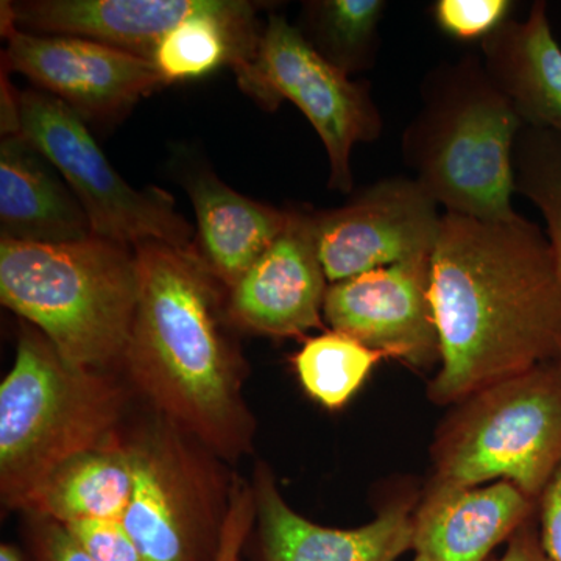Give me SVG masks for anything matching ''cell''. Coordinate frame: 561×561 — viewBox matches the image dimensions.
Wrapping results in <instances>:
<instances>
[{"label":"cell","instance_id":"6da1fadb","mask_svg":"<svg viewBox=\"0 0 561 561\" xmlns=\"http://www.w3.org/2000/svg\"><path fill=\"white\" fill-rule=\"evenodd\" d=\"M442 359L427 387L438 405L561 362V278L541 228L446 213L431 256Z\"/></svg>","mask_w":561,"mask_h":561},{"label":"cell","instance_id":"7a4b0ae2","mask_svg":"<svg viewBox=\"0 0 561 561\" xmlns=\"http://www.w3.org/2000/svg\"><path fill=\"white\" fill-rule=\"evenodd\" d=\"M133 249L139 297L124 359L133 379L157 408L217 451H243L251 420L241 393L242 360L224 328L227 289L195 247L147 241Z\"/></svg>","mask_w":561,"mask_h":561},{"label":"cell","instance_id":"3957f363","mask_svg":"<svg viewBox=\"0 0 561 561\" xmlns=\"http://www.w3.org/2000/svg\"><path fill=\"white\" fill-rule=\"evenodd\" d=\"M420 94L421 108L401 138L402 160L420 186L446 213L515 219L513 150L524 124L482 57L440 62Z\"/></svg>","mask_w":561,"mask_h":561},{"label":"cell","instance_id":"277c9868","mask_svg":"<svg viewBox=\"0 0 561 561\" xmlns=\"http://www.w3.org/2000/svg\"><path fill=\"white\" fill-rule=\"evenodd\" d=\"M139 297L133 247L92 238L39 245L0 241V300L76 367L124 362Z\"/></svg>","mask_w":561,"mask_h":561},{"label":"cell","instance_id":"5b68a950","mask_svg":"<svg viewBox=\"0 0 561 561\" xmlns=\"http://www.w3.org/2000/svg\"><path fill=\"white\" fill-rule=\"evenodd\" d=\"M119 391L101 371L76 367L38 330L24 328L0 386V486L24 507L62 461L113 445Z\"/></svg>","mask_w":561,"mask_h":561},{"label":"cell","instance_id":"8992f818","mask_svg":"<svg viewBox=\"0 0 561 561\" xmlns=\"http://www.w3.org/2000/svg\"><path fill=\"white\" fill-rule=\"evenodd\" d=\"M431 485L507 481L540 501L561 465V362L476 391L435 434Z\"/></svg>","mask_w":561,"mask_h":561},{"label":"cell","instance_id":"52a82bcc","mask_svg":"<svg viewBox=\"0 0 561 561\" xmlns=\"http://www.w3.org/2000/svg\"><path fill=\"white\" fill-rule=\"evenodd\" d=\"M20 133L55 165L79 198L92 236L135 247L158 241L179 249L195 243L194 228L168 192L127 183L69 105L41 90L18 92Z\"/></svg>","mask_w":561,"mask_h":561},{"label":"cell","instance_id":"ba28073f","mask_svg":"<svg viewBox=\"0 0 561 561\" xmlns=\"http://www.w3.org/2000/svg\"><path fill=\"white\" fill-rule=\"evenodd\" d=\"M239 87L264 106L289 101L308 117L330 160V190L350 194L351 153L381 138L383 119L367 81L351 80L283 16H271L249 60L232 66Z\"/></svg>","mask_w":561,"mask_h":561},{"label":"cell","instance_id":"9c48e42d","mask_svg":"<svg viewBox=\"0 0 561 561\" xmlns=\"http://www.w3.org/2000/svg\"><path fill=\"white\" fill-rule=\"evenodd\" d=\"M311 220L330 284L431 260L442 225L437 203L408 176L376 181L341 208L311 214Z\"/></svg>","mask_w":561,"mask_h":561},{"label":"cell","instance_id":"30bf717a","mask_svg":"<svg viewBox=\"0 0 561 561\" xmlns=\"http://www.w3.org/2000/svg\"><path fill=\"white\" fill-rule=\"evenodd\" d=\"M11 69L60 99L84 122L121 119L140 98L164 87L153 61L95 41L18 31L2 16Z\"/></svg>","mask_w":561,"mask_h":561},{"label":"cell","instance_id":"8fae6325","mask_svg":"<svg viewBox=\"0 0 561 561\" xmlns=\"http://www.w3.org/2000/svg\"><path fill=\"white\" fill-rule=\"evenodd\" d=\"M323 317L332 331L415 370L440 365L431 260L390 265L330 284Z\"/></svg>","mask_w":561,"mask_h":561},{"label":"cell","instance_id":"7c38bea8","mask_svg":"<svg viewBox=\"0 0 561 561\" xmlns=\"http://www.w3.org/2000/svg\"><path fill=\"white\" fill-rule=\"evenodd\" d=\"M328 289L311 214L294 210L286 230L228 290V319L254 334L294 337L323 327Z\"/></svg>","mask_w":561,"mask_h":561},{"label":"cell","instance_id":"4fadbf2b","mask_svg":"<svg viewBox=\"0 0 561 561\" xmlns=\"http://www.w3.org/2000/svg\"><path fill=\"white\" fill-rule=\"evenodd\" d=\"M254 502L265 561H397L413 549L415 500L391 501L356 529H331L298 515L261 470Z\"/></svg>","mask_w":561,"mask_h":561},{"label":"cell","instance_id":"5bb4252c","mask_svg":"<svg viewBox=\"0 0 561 561\" xmlns=\"http://www.w3.org/2000/svg\"><path fill=\"white\" fill-rule=\"evenodd\" d=\"M535 505L507 481L472 489L427 483L413 512V551L427 561H485L530 522Z\"/></svg>","mask_w":561,"mask_h":561},{"label":"cell","instance_id":"9a60e30c","mask_svg":"<svg viewBox=\"0 0 561 561\" xmlns=\"http://www.w3.org/2000/svg\"><path fill=\"white\" fill-rule=\"evenodd\" d=\"M216 0H22L2 2L18 31L73 36L153 61L172 28L209 10Z\"/></svg>","mask_w":561,"mask_h":561},{"label":"cell","instance_id":"2e32d148","mask_svg":"<svg viewBox=\"0 0 561 561\" xmlns=\"http://www.w3.org/2000/svg\"><path fill=\"white\" fill-rule=\"evenodd\" d=\"M3 241L62 245L92 238L91 221L61 173L21 133L0 142Z\"/></svg>","mask_w":561,"mask_h":561},{"label":"cell","instance_id":"e0dca14e","mask_svg":"<svg viewBox=\"0 0 561 561\" xmlns=\"http://www.w3.org/2000/svg\"><path fill=\"white\" fill-rule=\"evenodd\" d=\"M186 190L197 217L195 251L231 290L286 230L294 210L251 201L206 169L187 176Z\"/></svg>","mask_w":561,"mask_h":561},{"label":"cell","instance_id":"ac0fdd59","mask_svg":"<svg viewBox=\"0 0 561 561\" xmlns=\"http://www.w3.org/2000/svg\"><path fill=\"white\" fill-rule=\"evenodd\" d=\"M482 61L527 127L561 135V47L553 38L546 2L526 20H508L482 41Z\"/></svg>","mask_w":561,"mask_h":561},{"label":"cell","instance_id":"d6986e66","mask_svg":"<svg viewBox=\"0 0 561 561\" xmlns=\"http://www.w3.org/2000/svg\"><path fill=\"white\" fill-rule=\"evenodd\" d=\"M135 485L122 524L144 561H191V500L164 446H130Z\"/></svg>","mask_w":561,"mask_h":561},{"label":"cell","instance_id":"ffe728a7","mask_svg":"<svg viewBox=\"0 0 561 561\" xmlns=\"http://www.w3.org/2000/svg\"><path fill=\"white\" fill-rule=\"evenodd\" d=\"M133 485L131 449L113 443L62 461L33 491L24 507L60 524L122 522Z\"/></svg>","mask_w":561,"mask_h":561},{"label":"cell","instance_id":"44dd1931","mask_svg":"<svg viewBox=\"0 0 561 561\" xmlns=\"http://www.w3.org/2000/svg\"><path fill=\"white\" fill-rule=\"evenodd\" d=\"M262 31L256 5L242 0H216L209 10L187 18L172 28L153 55L165 84L202 79L221 68L249 60Z\"/></svg>","mask_w":561,"mask_h":561},{"label":"cell","instance_id":"7402d4cb","mask_svg":"<svg viewBox=\"0 0 561 561\" xmlns=\"http://www.w3.org/2000/svg\"><path fill=\"white\" fill-rule=\"evenodd\" d=\"M386 0H312L300 32L324 60L353 76L375 66Z\"/></svg>","mask_w":561,"mask_h":561},{"label":"cell","instance_id":"603a6c76","mask_svg":"<svg viewBox=\"0 0 561 561\" xmlns=\"http://www.w3.org/2000/svg\"><path fill=\"white\" fill-rule=\"evenodd\" d=\"M383 357L381 351L368 348L342 332L330 331L308 339L294 357V365L309 397L335 411L356 394Z\"/></svg>","mask_w":561,"mask_h":561},{"label":"cell","instance_id":"cb8c5ba5","mask_svg":"<svg viewBox=\"0 0 561 561\" xmlns=\"http://www.w3.org/2000/svg\"><path fill=\"white\" fill-rule=\"evenodd\" d=\"M515 192L529 198L546 220L561 278V135L524 125L513 150Z\"/></svg>","mask_w":561,"mask_h":561},{"label":"cell","instance_id":"d4e9b609","mask_svg":"<svg viewBox=\"0 0 561 561\" xmlns=\"http://www.w3.org/2000/svg\"><path fill=\"white\" fill-rule=\"evenodd\" d=\"M511 0H438L434 18L446 35L459 41H483L511 20Z\"/></svg>","mask_w":561,"mask_h":561},{"label":"cell","instance_id":"484cf974","mask_svg":"<svg viewBox=\"0 0 561 561\" xmlns=\"http://www.w3.org/2000/svg\"><path fill=\"white\" fill-rule=\"evenodd\" d=\"M95 561H144L122 522L62 524Z\"/></svg>","mask_w":561,"mask_h":561},{"label":"cell","instance_id":"4316f807","mask_svg":"<svg viewBox=\"0 0 561 561\" xmlns=\"http://www.w3.org/2000/svg\"><path fill=\"white\" fill-rule=\"evenodd\" d=\"M256 515L254 493L247 486L238 485L232 491L231 504L221 524L219 549L214 561H239V553L249 535L251 523Z\"/></svg>","mask_w":561,"mask_h":561},{"label":"cell","instance_id":"83f0119b","mask_svg":"<svg viewBox=\"0 0 561 561\" xmlns=\"http://www.w3.org/2000/svg\"><path fill=\"white\" fill-rule=\"evenodd\" d=\"M540 540L552 561H561V465L542 491L540 501Z\"/></svg>","mask_w":561,"mask_h":561},{"label":"cell","instance_id":"f1b7e54d","mask_svg":"<svg viewBox=\"0 0 561 561\" xmlns=\"http://www.w3.org/2000/svg\"><path fill=\"white\" fill-rule=\"evenodd\" d=\"M39 548L44 561H95L62 524L50 519L41 530Z\"/></svg>","mask_w":561,"mask_h":561},{"label":"cell","instance_id":"f546056e","mask_svg":"<svg viewBox=\"0 0 561 561\" xmlns=\"http://www.w3.org/2000/svg\"><path fill=\"white\" fill-rule=\"evenodd\" d=\"M494 561H552L542 548L540 534L535 530L530 522L524 524L522 529L508 540L507 551L501 559Z\"/></svg>","mask_w":561,"mask_h":561},{"label":"cell","instance_id":"4dcf8cb0","mask_svg":"<svg viewBox=\"0 0 561 561\" xmlns=\"http://www.w3.org/2000/svg\"><path fill=\"white\" fill-rule=\"evenodd\" d=\"M0 561H22L20 552L9 545H2L0 548Z\"/></svg>","mask_w":561,"mask_h":561},{"label":"cell","instance_id":"1f68e13d","mask_svg":"<svg viewBox=\"0 0 561 561\" xmlns=\"http://www.w3.org/2000/svg\"><path fill=\"white\" fill-rule=\"evenodd\" d=\"M413 561H427V560L424 559V557L415 556V560H413Z\"/></svg>","mask_w":561,"mask_h":561}]
</instances>
